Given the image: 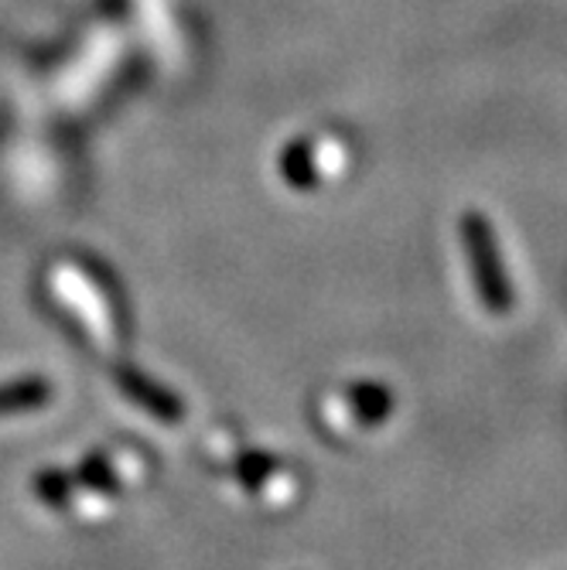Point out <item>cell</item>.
<instances>
[{
	"label": "cell",
	"instance_id": "1",
	"mask_svg": "<svg viewBox=\"0 0 567 570\" xmlns=\"http://www.w3.org/2000/svg\"><path fill=\"white\" fill-rule=\"evenodd\" d=\"M56 294L76 315V322L86 328V335L96 348H102V352L120 348V325L110 307V297H102V291L89 281L86 271L62 267L56 274Z\"/></svg>",
	"mask_w": 567,
	"mask_h": 570
},
{
	"label": "cell",
	"instance_id": "2",
	"mask_svg": "<svg viewBox=\"0 0 567 570\" xmlns=\"http://www.w3.org/2000/svg\"><path fill=\"white\" fill-rule=\"evenodd\" d=\"M117 386L130 403L147 410V417L165 421V424L182 421V403L172 393H165L158 383H150L147 376H140L137 370H117Z\"/></svg>",
	"mask_w": 567,
	"mask_h": 570
},
{
	"label": "cell",
	"instance_id": "3",
	"mask_svg": "<svg viewBox=\"0 0 567 570\" xmlns=\"http://www.w3.org/2000/svg\"><path fill=\"white\" fill-rule=\"evenodd\" d=\"M56 390H51L45 380L31 376V380H14L0 386V417H18V413H31L51 403Z\"/></svg>",
	"mask_w": 567,
	"mask_h": 570
},
{
	"label": "cell",
	"instance_id": "4",
	"mask_svg": "<svg viewBox=\"0 0 567 570\" xmlns=\"http://www.w3.org/2000/svg\"><path fill=\"white\" fill-rule=\"evenodd\" d=\"M31 489L35 495L45 502V505H56V509H66L72 505V479L56 472V469H45L31 479Z\"/></svg>",
	"mask_w": 567,
	"mask_h": 570
}]
</instances>
